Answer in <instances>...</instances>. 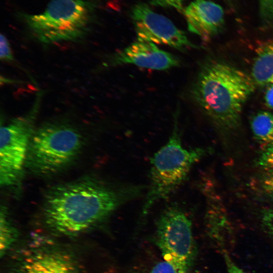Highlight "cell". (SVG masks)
<instances>
[{
    "mask_svg": "<svg viewBox=\"0 0 273 273\" xmlns=\"http://www.w3.org/2000/svg\"><path fill=\"white\" fill-rule=\"evenodd\" d=\"M146 189L145 186L113 184L90 177L57 185L44 195L42 219L53 233L76 236L105 221Z\"/></svg>",
    "mask_w": 273,
    "mask_h": 273,
    "instance_id": "obj_1",
    "label": "cell"
},
{
    "mask_svg": "<svg viewBox=\"0 0 273 273\" xmlns=\"http://www.w3.org/2000/svg\"><path fill=\"white\" fill-rule=\"evenodd\" d=\"M254 87L251 77L243 71L212 60L201 67L191 94L215 125L231 130L239 126L243 106Z\"/></svg>",
    "mask_w": 273,
    "mask_h": 273,
    "instance_id": "obj_2",
    "label": "cell"
},
{
    "mask_svg": "<svg viewBox=\"0 0 273 273\" xmlns=\"http://www.w3.org/2000/svg\"><path fill=\"white\" fill-rule=\"evenodd\" d=\"M178 111L174 114L173 128L167 142L151 159L142 217L157 202L167 199L177 190L187 179L194 165L212 152L209 148L187 149L183 146Z\"/></svg>",
    "mask_w": 273,
    "mask_h": 273,
    "instance_id": "obj_3",
    "label": "cell"
},
{
    "mask_svg": "<svg viewBox=\"0 0 273 273\" xmlns=\"http://www.w3.org/2000/svg\"><path fill=\"white\" fill-rule=\"evenodd\" d=\"M82 137L73 126L63 123H47L35 130L30 139L25 164L39 175L56 174L77 158Z\"/></svg>",
    "mask_w": 273,
    "mask_h": 273,
    "instance_id": "obj_4",
    "label": "cell"
},
{
    "mask_svg": "<svg viewBox=\"0 0 273 273\" xmlns=\"http://www.w3.org/2000/svg\"><path fill=\"white\" fill-rule=\"evenodd\" d=\"M94 4L86 0H52L40 14H23L27 26L41 42L53 44L76 40L93 21Z\"/></svg>",
    "mask_w": 273,
    "mask_h": 273,
    "instance_id": "obj_5",
    "label": "cell"
},
{
    "mask_svg": "<svg viewBox=\"0 0 273 273\" xmlns=\"http://www.w3.org/2000/svg\"><path fill=\"white\" fill-rule=\"evenodd\" d=\"M154 240L165 261L178 273H190L196 249L191 221L179 206L171 204L161 212Z\"/></svg>",
    "mask_w": 273,
    "mask_h": 273,
    "instance_id": "obj_6",
    "label": "cell"
},
{
    "mask_svg": "<svg viewBox=\"0 0 273 273\" xmlns=\"http://www.w3.org/2000/svg\"><path fill=\"white\" fill-rule=\"evenodd\" d=\"M37 104L25 116L13 119L1 127L0 184L14 185L26 163L28 149L34 129Z\"/></svg>",
    "mask_w": 273,
    "mask_h": 273,
    "instance_id": "obj_7",
    "label": "cell"
},
{
    "mask_svg": "<svg viewBox=\"0 0 273 273\" xmlns=\"http://www.w3.org/2000/svg\"><path fill=\"white\" fill-rule=\"evenodd\" d=\"M131 16L138 40L166 45L181 52L198 48L170 20L147 4L135 5Z\"/></svg>",
    "mask_w": 273,
    "mask_h": 273,
    "instance_id": "obj_8",
    "label": "cell"
},
{
    "mask_svg": "<svg viewBox=\"0 0 273 273\" xmlns=\"http://www.w3.org/2000/svg\"><path fill=\"white\" fill-rule=\"evenodd\" d=\"M46 241L36 239L22 251L14 273H79L70 253Z\"/></svg>",
    "mask_w": 273,
    "mask_h": 273,
    "instance_id": "obj_9",
    "label": "cell"
},
{
    "mask_svg": "<svg viewBox=\"0 0 273 273\" xmlns=\"http://www.w3.org/2000/svg\"><path fill=\"white\" fill-rule=\"evenodd\" d=\"M180 63L177 57L155 43L138 40L115 54L107 63L108 66L132 64L156 70L169 69L179 66Z\"/></svg>",
    "mask_w": 273,
    "mask_h": 273,
    "instance_id": "obj_10",
    "label": "cell"
},
{
    "mask_svg": "<svg viewBox=\"0 0 273 273\" xmlns=\"http://www.w3.org/2000/svg\"><path fill=\"white\" fill-rule=\"evenodd\" d=\"M188 28L204 39L221 30L224 13L218 4L209 0H193L183 10Z\"/></svg>",
    "mask_w": 273,
    "mask_h": 273,
    "instance_id": "obj_11",
    "label": "cell"
},
{
    "mask_svg": "<svg viewBox=\"0 0 273 273\" xmlns=\"http://www.w3.org/2000/svg\"><path fill=\"white\" fill-rule=\"evenodd\" d=\"M251 70L255 84L259 86L273 84V39L257 48Z\"/></svg>",
    "mask_w": 273,
    "mask_h": 273,
    "instance_id": "obj_12",
    "label": "cell"
},
{
    "mask_svg": "<svg viewBox=\"0 0 273 273\" xmlns=\"http://www.w3.org/2000/svg\"><path fill=\"white\" fill-rule=\"evenodd\" d=\"M251 128L256 142L263 150L273 147V115L260 111L251 120Z\"/></svg>",
    "mask_w": 273,
    "mask_h": 273,
    "instance_id": "obj_13",
    "label": "cell"
},
{
    "mask_svg": "<svg viewBox=\"0 0 273 273\" xmlns=\"http://www.w3.org/2000/svg\"><path fill=\"white\" fill-rule=\"evenodd\" d=\"M0 216V253L1 256L3 257L15 241L17 232L4 206H1Z\"/></svg>",
    "mask_w": 273,
    "mask_h": 273,
    "instance_id": "obj_14",
    "label": "cell"
},
{
    "mask_svg": "<svg viewBox=\"0 0 273 273\" xmlns=\"http://www.w3.org/2000/svg\"><path fill=\"white\" fill-rule=\"evenodd\" d=\"M252 188L260 198L273 202V168H263L253 180Z\"/></svg>",
    "mask_w": 273,
    "mask_h": 273,
    "instance_id": "obj_15",
    "label": "cell"
},
{
    "mask_svg": "<svg viewBox=\"0 0 273 273\" xmlns=\"http://www.w3.org/2000/svg\"><path fill=\"white\" fill-rule=\"evenodd\" d=\"M259 8L263 22L273 24V0H259Z\"/></svg>",
    "mask_w": 273,
    "mask_h": 273,
    "instance_id": "obj_16",
    "label": "cell"
},
{
    "mask_svg": "<svg viewBox=\"0 0 273 273\" xmlns=\"http://www.w3.org/2000/svg\"><path fill=\"white\" fill-rule=\"evenodd\" d=\"M261 222L263 228L273 240V209H265L261 212Z\"/></svg>",
    "mask_w": 273,
    "mask_h": 273,
    "instance_id": "obj_17",
    "label": "cell"
},
{
    "mask_svg": "<svg viewBox=\"0 0 273 273\" xmlns=\"http://www.w3.org/2000/svg\"><path fill=\"white\" fill-rule=\"evenodd\" d=\"M0 40L1 60L6 62L13 61L14 57L9 41L6 37L3 34H1Z\"/></svg>",
    "mask_w": 273,
    "mask_h": 273,
    "instance_id": "obj_18",
    "label": "cell"
},
{
    "mask_svg": "<svg viewBox=\"0 0 273 273\" xmlns=\"http://www.w3.org/2000/svg\"><path fill=\"white\" fill-rule=\"evenodd\" d=\"M257 163L263 168H273V147L263 151Z\"/></svg>",
    "mask_w": 273,
    "mask_h": 273,
    "instance_id": "obj_19",
    "label": "cell"
},
{
    "mask_svg": "<svg viewBox=\"0 0 273 273\" xmlns=\"http://www.w3.org/2000/svg\"><path fill=\"white\" fill-rule=\"evenodd\" d=\"M153 5L165 8H173L179 11L184 10L183 5L184 0H148Z\"/></svg>",
    "mask_w": 273,
    "mask_h": 273,
    "instance_id": "obj_20",
    "label": "cell"
},
{
    "mask_svg": "<svg viewBox=\"0 0 273 273\" xmlns=\"http://www.w3.org/2000/svg\"><path fill=\"white\" fill-rule=\"evenodd\" d=\"M150 273H178L170 263L164 261L157 263Z\"/></svg>",
    "mask_w": 273,
    "mask_h": 273,
    "instance_id": "obj_21",
    "label": "cell"
},
{
    "mask_svg": "<svg viewBox=\"0 0 273 273\" xmlns=\"http://www.w3.org/2000/svg\"><path fill=\"white\" fill-rule=\"evenodd\" d=\"M224 258L226 265L227 273H247L233 261L228 253H224Z\"/></svg>",
    "mask_w": 273,
    "mask_h": 273,
    "instance_id": "obj_22",
    "label": "cell"
},
{
    "mask_svg": "<svg viewBox=\"0 0 273 273\" xmlns=\"http://www.w3.org/2000/svg\"><path fill=\"white\" fill-rule=\"evenodd\" d=\"M264 101L268 108L273 109V84H270L267 89L264 96Z\"/></svg>",
    "mask_w": 273,
    "mask_h": 273,
    "instance_id": "obj_23",
    "label": "cell"
},
{
    "mask_svg": "<svg viewBox=\"0 0 273 273\" xmlns=\"http://www.w3.org/2000/svg\"><path fill=\"white\" fill-rule=\"evenodd\" d=\"M131 273H133V272H131Z\"/></svg>",
    "mask_w": 273,
    "mask_h": 273,
    "instance_id": "obj_24",
    "label": "cell"
}]
</instances>
